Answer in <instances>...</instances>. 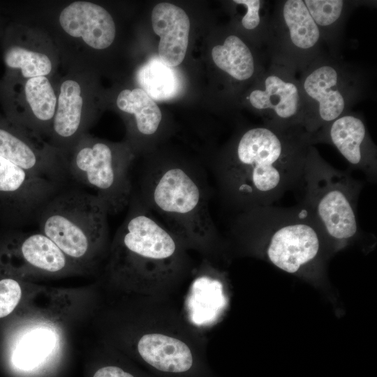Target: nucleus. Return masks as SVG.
I'll use <instances>...</instances> for the list:
<instances>
[{"instance_id":"f257e3e1","label":"nucleus","mask_w":377,"mask_h":377,"mask_svg":"<svg viewBox=\"0 0 377 377\" xmlns=\"http://www.w3.org/2000/svg\"><path fill=\"white\" fill-rule=\"evenodd\" d=\"M309 149L266 127L245 131L212 173L222 203L235 215L273 205L303 186Z\"/></svg>"},{"instance_id":"f03ea898","label":"nucleus","mask_w":377,"mask_h":377,"mask_svg":"<svg viewBox=\"0 0 377 377\" xmlns=\"http://www.w3.org/2000/svg\"><path fill=\"white\" fill-rule=\"evenodd\" d=\"M128 214L110 248L112 279L151 293L177 281L188 269V249L133 193Z\"/></svg>"},{"instance_id":"7ed1b4c3","label":"nucleus","mask_w":377,"mask_h":377,"mask_svg":"<svg viewBox=\"0 0 377 377\" xmlns=\"http://www.w3.org/2000/svg\"><path fill=\"white\" fill-rule=\"evenodd\" d=\"M200 170L165 164L142 170L140 202L188 248L212 252L220 238L209 209V192Z\"/></svg>"},{"instance_id":"20e7f679","label":"nucleus","mask_w":377,"mask_h":377,"mask_svg":"<svg viewBox=\"0 0 377 377\" xmlns=\"http://www.w3.org/2000/svg\"><path fill=\"white\" fill-rule=\"evenodd\" d=\"M231 234L263 253L280 269L297 273L317 263L326 242L309 211L300 203L259 207L235 215Z\"/></svg>"},{"instance_id":"39448f33","label":"nucleus","mask_w":377,"mask_h":377,"mask_svg":"<svg viewBox=\"0 0 377 377\" xmlns=\"http://www.w3.org/2000/svg\"><path fill=\"white\" fill-rule=\"evenodd\" d=\"M22 16L43 28L52 38L65 71L96 74L97 54L114 43L112 15L91 1L31 3Z\"/></svg>"},{"instance_id":"423d86ee","label":"nucleus","mask_w":377,"mask_h":377,"mask_svg":"<svg viewBox=\"0 0 377 377\" xmlns=\"http://www.w3.org/2000/svg\"><path fill=\"white\" fill-rule=\"evenodd\" d=\"M108 215L97 195L73 189L55 194L36 219L40 232L80 269L94 265L105 251Z\"/></svg>"},{"instance_id":"0eeeda50","label":"nucleus","mask_w":377,"mask_h":377,"mask_svg":"<svg viewBox=\"0 0 377 377\" xmlns=\"http://www.w3.org/2000/svg\"><path fill=\"white\" fill-rule=\"evenodd\" d=\"M301 204L309 211L325 242L341 247L361 235L357 202L363 183L337 170L309 149Z\"/></svg>"},{"instance_id":"6e6552de","label":"nucleus","mask_w":377,"mask_h":377,"mask_svg":"<svg viewBox=\"0 0 377 377\" xmlns=\"http://www.w3.org/2000/svg\"><path fill=\"white\" fill-rule=\"evenodd\" d=\"M128 144L112 143L84 134L66 156L68 175L96 191L109 214L124 210L133 196Z\"/></svg>"},{"instance_id":"1a4fd4ad","label":"nucleus","mask_w":377,"mask_h":377,"mask_svg":"<svg viewBox=\"0 0 377 377\" xmlns=\"http://www.w3.org/2000/svg\"><path fill=\"white\" fill-rule=\"evenodd\" d=\"M65 72L55 77L57 108L47 142L66 156L96 120L100 93L96 74Z\"/></svg>"},{"instance_id":"9d476101","label":"nucleus","mask_w":377,"mask_h":377,"mask_svg":"<svg viewBox=\"0 0 377 377\" xmlns=\"http://www.w3.org/2000/svg\"><path fill=\"white\" fill-rule=\"evenodd\" d=\"M2 51L6 67L2 80L59 75L61 61L52 38L43 28L22 16L4 29Z\"/></svg>"},{"instance_id":"9b49d317","label":"nucleus","mask_w":377,"mask_h":377,"mask_svg":"<svg viewBox=\"0 0 377 377\" xmlns=\"http://www.w3.org/2000/svg\"><path fill=\"white\" fill-rule=\"evenodd\" d=\"M0 101L7 118L47 139L57 108L55 77L1 80Z\"/></svg>"},{"instance_id":"f8f14e48","label":"nucleus","mask_w":377,"mask_h":377,"mask_svg":"<svg viewBox=\"0 0 377 377\" xmlns=\"http://www.w3.org/2000/svg\"><path fill=\"white\" fill-rule=\"evenodd\" d=\"M0 156L25 171L60 184L66 156L45 139L0 114Z\"/></svg>"},{"instance_id":"ddd939ff","label":"nucleus","mask_w":377,"mask_h":377,"mask_svg":"<svg viewBox=\"0 0 377 377\" xmlns=\"http://www.w3.org/2000/svg\"><path fill=\"white\" fill-rule=\"evenodd\" d=\"M59 188L0 156V215L5 219L17 223L36 219Z\"/></svg>"},{"instance_id":"4468645a","label":"nucleus","mask_w":377,"mask_h":377,"mask_svg":"<svg viewBox=\"0 0 377 377\" xmlns=\"http://www.w3.org/2000/svg\"><path fill=\"white\" fill-rule=\"evenodd\" d=\"M0 265L19 274H57L79 269L40 232L10 239L0 255Z\"/></svg>"},{"instance_id":"2eb2a0df","label":"nucleus","mask_w":377,"mask_h":377,"mask_svg":"<svg viewBox=\"0 0 377 377\" xmlns=\"http://www.w3.org/2000/svg\"><path fill=\"white\" fill-rule=\"evenodd\" d=\"M135 346L146 363L162 372L184 373L193 364L191 346L172 332L151 329L142 334Z\"/></svg>"},{"instance_id":"dca6fc26","label":"nucleus","mask_w":377,"mask_h":377,"mask_svg":"<svg viewBox=\"0 0 377 377\" xmlns=\"http://www.w3.org/2000/svg\"><path fill=\"white\" fill-rule=\"evenodd\" d=\"M328 138L351 167L360 170L368 182H376V160L367 145L366 128L360 119L352 115L337 118L329 128Z\"/></svg>"},{"instance_id":"f3484780","label":"nucleus","mask_w":377,"mask_h":377,"mask_svg":"<svg viewBox=\"0 0 377 377\" xmlns=\"http://www.w3.org/2000/svg\"><path fill=\"white\" fill-rule=\"evenodd\" d=\"M154 31L160 37L158 57L175 67L184 60L188 43L190 21L186 12L174 4L160 3L151 13Z\"/></svg>"},{"instance_id":"a211bd4d","label":"nucleus","mask_w":377,"mask_h":377,"mask_svg":"<svg viewBox=\"0 0 377 377\" xmlns=\"http://www.w3.org/2000/svg\"><path fill=\"white\" fill-rule=\"evenodd\" d=\"M337 73L330 66H323L313 71L305 79L306 93L319 103L320 119L327 122L339 118L343 111L345 101L336 87Z\"/></svg>"},{"instance_id":"6ab92c4d","label":"nucleus","mask_w":377,"mask_h":377,"mask_svg":"<svg viewBox=\"0 0 377 377\" xmlns=\"http://www.w3.org/2000/svg\"><path fill=\"white\" fill-rule=\"evenodd\" d=\"M115 105L122 113L133 116V126L138 135L148 137L157 132L162 119L161 110L140 87L121 90L115 97Z\"/></svg>"},{"instance_id":"aec40b11","label":"nucleus","mask_w":377,"mask_h":377,"mask_svg":"<svg viewBox=\"0 0 377 377\" xmlns=\"http://www.w3.org/2000/svg\"><path fill=\"white\" fill-rule=\"evenodd\" d=\"M135 77L140 89L153 100L172 99L177 96L183 88L177 69L167 66L158 57L150 59L140 66Z\"/></svg>"},{"instance_id":"412c9836","label":"nucleus","mask_w":377,"mask_h":377,"mask_svg":"<svg viewBox=\"0 0 377 377\" xmlns=\"http://www.w3.org/2000/svg\"><path fill=\"white\" fill-rule=\"evenodd\" d=\"M249 101L256 109H272L281 119H288L297 110L299 94L297 87L276 75H269L265 81V89L253 91Z\"/></svg>"},{"instance_id":"4be33fe9","label":"nucleus","mask_w":377,"mask_h":377,"mask_svg":"<svg viewBox=\"0 0 377 377\" xmlns=\"http://www.w3.org/2000/svg\"><path fill=\"white\" fill-rule=\"evenodd\" d=\"M212 57L216 66L236 80H245L253 74L252 54L246 45L236 36H229L223 45L214 47Z\"/></svg>"},{"instance_id":"5701e85b","label":"nucleus","mask_w":377,"mask_h":377,"mask_svg":"<svg viewBox=\"0 0 377 377\" xmlns=\"http://www.w3.org/2000/svg\"><path fill=\"white\" fill-rule=\"evenodd\" d=\"M55 345L54 333L47 327L36 328L24 335L15 347L13 363L22 370H31L42 363Z\"/></svg>"},{"instance_id":"b1692460","label":"nucleus","mask_w":377,"mask_h":377,"mask_svg":"<svg viewBox=\"0 0 377 377\" xmlns=\"http://www.w3.org/2000/svg\"><path fill=\"white\" fill-rule=\"evenodd\" d=\"M285 22L293 44L302 49L314 46L320 33L317 24L301 0H288L283 9Z\"/></svg>"},{"instance_id":"393cba45","label":"nucleus","mask_w":377,"mask_h":377,"mask_svg":"<svg viewBox=\"0 0 377 377\" xmlns=\"http://www.w3.org/2000/svg\"><path fill=\"white\" fill-rule=\"evenodd\" d=\"M316 24L328 26L341 15L343 1L340 0H306L304 1Z\"/></svg>"},{"instance_id":"a878e982","label":"nucleus","mask_w":377,"mask_h":377,"mask_svg":"<svg viewBox=\"0 0 377 377\" xmlns=\"http://www.w3.org/2000/svg\"><path fill=\"white\" fill-rule=\"evenodd\" d=\"M21 296V286L17 281L13 279L0 280V318L13 312Z\"/></svg>"},{"instance_id":"bb28decb","label":"nucleus","mask_w":377,"mask_h":377,"mask_svg":"<svg viewBox=\"0 0 377 377\" xmlns=\"http://www.w3.org/2000/svg\"><path fill=\"white\" fill-rule=\"evenodd\" d=\"M236 3L244 4L247 8V12L242 20V25L246 29H253L260 23L259 9L260 1L259 0H235Z\"/></svg>"},{"instance_id":"cd10ccee","label":"nucleus","mask_w":377,"mask_h":377,"mask_svg":"<svg viewBox=\"0 0 377 377\" xmlns=\"http://www.w3.org/2000/svg\"><path fill=\"white\" fill-rule=\"evenodd\" d=\"M93 377H134L116 366H106L98 369Z\"/></svg>"}]
</instances>
